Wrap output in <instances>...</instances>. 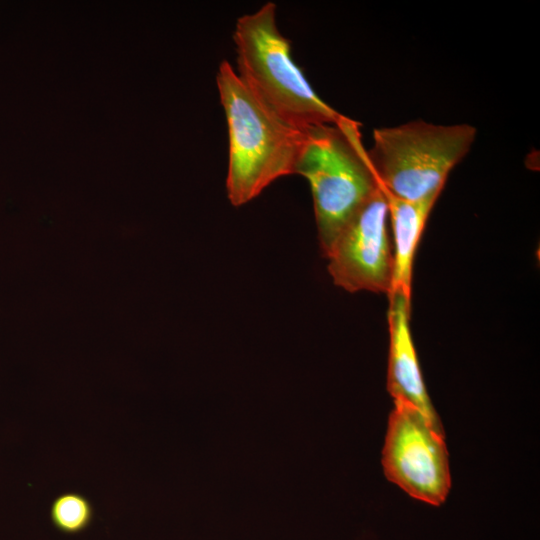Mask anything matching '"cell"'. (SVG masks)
<instances>
[{
    "label": "cell",
    "instance_id": "cell-5",
    "mask_svg": "<svg viewBox=\"0 0 540 540\" xmlns=\"http://www.w3.org/2000/svg\"><path fill=\"white\" fill-rule=\"evenodd\" d=\"M382 465L386 478L411 497L435 506L446 500L451 476L444 432L410 405L394 402Z\"/></svg>",
    "mask_w": 540,
    "mask_h": 540
},
{
    "label": "cell",
    "instance_id": "cell-2",
    "mask_svg": "<svg viewBox=\"0 0 540 540\" xmlns=\"http://www.w3.org/2000/svg\"><path fill=\"white\" fill-rule=\"evenodd\" d=\"M360 124L342 115L335 123L307 127L294 174L311 187L318 239L324 255L339 233L380 189Z\"/></svg>",
    "mask_w": 540,
    "mask_h": 540
},
{
    "label": "cell",
    "instance_id": "cell-1",
    "mask_svg": "<svg viewBox=\"0 0 540 540\" xmlns=\"http://www.w3.org/2000/svg\"><path fill=\"white\" fill-rule=\"evenodd\" d=\"M216 82L228 126L227 194L240 206L294 173L306 128L292 126L268 109L229 62H221Z\"/></svg>",
    "mask_w": 540,
    "mask_h": 540
},
{
    "label": "cell",
    "instance_id": "cell-4",
    "mask_svg": "<svg viewBox=\"0 0 540 540\" xmlns=\"http://www.w3.org/2000/svg\"><path fill=\"white\" fill-rule=\"evenodd\" d=\"M476 133L469 124L413 121L375 129L367 154L384 191L407 201L437 200Z\"/></svg>",
    "mask_w": 540,
    "mask_h": 540
},
{
    "label": "cell",
    "instance_id": "cell-8",
    "mask_svg": "<svg viewBox=\"0 0 540 540\" xmlns=\"http://www.w3.org/2000/svg\"><path fill=\"white\" fill-rule=\"evenodd\" d=\"M381 190L387 201L388 218L393 233L394 268L391 290H401L411 297L415 253L436 199L407 201L382 188Z\"/></svg>",
    "mask_w": 540,
    "mask_h": 540
},
{
    "label": "cell",
    "instance_id": "cell-7",
    "mask_svg": "<svg viewBox=\"0 0 540 540\" xmlns=\"http://www.w3.org/2000/svg\"><path fill=\"white\" fill-rule=\"evenodd\" d=\"M389 356L387 389L394 402L418 410L437 430L444 432L428 395L410 330L411 297L401 290L387 295Z\"/></svg>",
    "mask_w": 540,
    "mask_h": 540
},
{
    "label": "cell",
    "instance_id": "cell-3",
    "mask_svg": "<svg viewBox=\"0 0 540 540\" xmlns=\"http://www.w3.org/2000/svg\"><path fill=\"white\" fill-rule=\"evenodd\" d=\"M237 74L273 113L300 129L335 123L342 115L324 102L291 56L276 24V5L265 3L235 26Z\"/></svg>",
    "mask_w": 540,
    "mask_h": 540
},
{
    "label": "cell",
    "instance_id": "cell-6",
    "mask_svg": "<svg viewBox=\"0 0 540 540\" xmlns=\"http://www.w3.org/2000/svg\"><path fill=\"white\" fill-rule=\"evenodd\" d=\"M388 220L387 201L380 188L346 224L325 255L335 285L351 293H390L394 255Z\"/></svg>",
    "mask_w": 540,
    "mask_h": 540
},
{
    "label": "cell",
    "instance_id": "cell-9",
    "mask_svg": "<svg viewBox=\"0 0 540 540\" xmlns=\"http://www.w3.org/2000/svg\"><path fill=\"white\" fill-rule=\"evenodd\" d=\"M94 517V508L90 500L77 492H65L57 497L50 506V519L53 526L65 534H78L86 530Z\"/></svg>",
    "mask_w": 540,
    "mask_h": 540
}]
</instances>
